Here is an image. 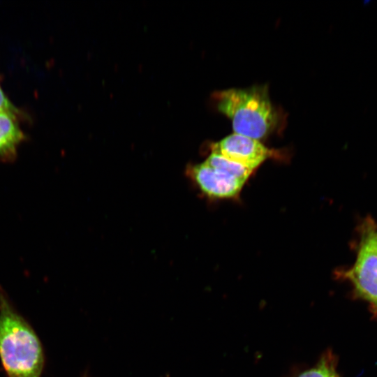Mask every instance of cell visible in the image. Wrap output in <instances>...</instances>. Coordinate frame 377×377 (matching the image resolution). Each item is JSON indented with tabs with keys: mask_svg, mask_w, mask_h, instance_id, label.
<instances>
[{
	"mask_svg": "<svg viewBox=\"0 0 377 377\" xmlns=\"http://www.w3.org/2000/svg\"><path fill=\"white\" fill-rule=\"evenodd\" d=\"M0 360L7 377H40L45 366L39 337L1 287Z\"/></svg>",
	"mask_w": 377,
	"mask_h": 377,
	"instance_id": "6da1fadb",
	"label": "cell"
},
{
	"mask_svg": "<svg viewBox=\"0 0 377 377\" xmlns=\"http://www.w3.org/2000/svg\"><path fill=\"white\" fill-rule=\"evenodd\" d=\"M214 96L219 111L231 120L235 133L259 140L277 124V113L266 85L229 89Z\"/></svg>",
	"mask_w": 377,
	"mask_h": 377,
	"instance_id": "7a4b0ae2",
	"label": "cell"
},
{
	"mask_svg": "<svg viewBox=\"0 0 377 377\" xmlns=\"http://www.w3.org/2000/svg\"><path fill=\"white\" fill-rule=\"evenodd\" d=\"M377 226L367 218L360 228V244L356 260L345 272V278L353 285L357 295L377 307Z\"/></svg>",
	"mask_w": 377,
	"mask_h": 377,
	"instance_id": "3957f363",
	"label": "cell"
},
{
	"mask_svg": "<svg viewBox=\"0 0 377 377\" xmlns=\"http://www.w3.org/2000/svg\"><path fill=\"white\" fill-rule=\"evenodd\" d=\"M212 152L253 172L274 156L273 150L265 147L258 140L235 133L214 144Z\"/></svg>",
	"mask_w": 377,
	"mask_h": 377,
	"instance_id": "277c9868",
	"label": "cell"
},
{
	"mask_svg": "<svg viewBox=\"0 0 377 377\" xmlns=\"http://www.w3.org/2000/svg\"><path fill=\"white\" fill-rule=\"evenodd\" d=\"M191 178L206 196L212 199H231L238 196L246 183L205 161L191 167Z\"/></svg>",
	"mask_w": 377,
	"mask_h": 377,
	"instance_id": "5b68a950",
	"label": "cell"
},
{
	"mask_svg": "<svg viewBox=\"0 0 377 377\" xmlns=\"http://www.w3.org/2000/svg\"><path fill=\"white\" fill-rule=\"evenodd\" d=\"M15 120V115L0 112V161L15 158L17 147L23 140V133Z\"/></svg>",
	"mask_w": 377,
	"mask_h": 377,
	"instance_id": "8992f818",
	"label": "cell"
},
{
	"mask_svg": "<svg viewBox=\"0 0 377 377\" xmlns=\"http://www.w3.org/2000/svg\"><path fill=\"white\" fill-rule=\"evenodd\" d=\"M205 162L214 168L220 169L245 182L253 172L242 165L231 161L214 152L211 153Z\"/></svg>",
	"mask_w": 377,
	"mask_h": 377,
	"instance_id": "52a82bcc",
	"label": "cell"
},
{
	"mask_svg": "<svg viewBox=\"0 0 377 377\" xmlns=\"http://www.w3.org/2000/svg\"><path fill=\"white\" fill-rule=\"evenodd\" d=\"M298 377H339L337 374L334 364L323 359L319 364L303 372Z\"/></svg>",
	"mask_w": 377,
	"mask_h": 377,
	"instance_id": "ba28073f",
	"label": "cell"
},
{
	"mask_svg": "<svg viewBox=\"0 0 377 377\" xmlns=\"http://www.w3.org/2000/svg\"><path fill=\"white\" fill-rule=\"evenodd\" d=\"M0 112H8L15 115L17 109L10 103L9 100L5 96L0 88Z\"/></svg>",
	"mask_w": 377,
	"mask_h": 377,
	"instance_id": "9c48e42d",
	"label": "cell"
},
{
	"mask_svg": "<svg viewBox=\"0 0 377 377\" xmlns=\"http://www.w3.org/2000/svg\"><path fill=\"white\" fill-rule=\"evenodd\" d=\"M376 239H377V232H376Z\"/></svg>",
	"mask_w": 377,
	"mask_h": 377,
	"instance_id": "30bf717a",
	"label": "cell"
},
{
	"mask_svg": "<svg viewBox=\"0 0 377 377\" xmlns=\"http://www.w3.org/2000/svg\"><path fill=\"white\" fill-rule=\"evenodd\" d=\"M84 377H85V376H84Z\"/></svg>",
	"mask_w": 377,
	"mask_h": 377,
	"instance_id": "8fae6325",
	"label": "cell"
}]
</instances>
